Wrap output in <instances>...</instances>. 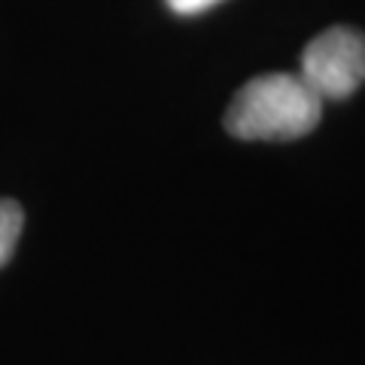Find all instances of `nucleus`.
<instances>
[{
  "label": "nucleus",
  "mask_w": 365,
  "mask_h": 365,
  "mask_svg": "<svg viewBox=\"0 0 365 365\" xmlns=\"http://www.w3.org/2000/svg\"><path fill=\"white\" fill-rule=\"evenodd\" d=\"M323 101L299 73H262L237 88L225 131L237 140H295L317 128Z\"/></svg>",
  "instance_id": "obj_1"
},
{
  "label": "nucleus",
  "mask_w": 365,
  "mask_h": 365,
  "mask_svg": "<svg viewBox=\"0 0 365 365\" xmlns=\"http://www.w3.org/2000/svg\"><path fill=\"white\" fill-rule=\"evenodd\" d=\"M299 76L319 101H344L365 83V34L329 28L304 46Z\"/></svg>",
  "instance_id": "obj_2"
},
{
  "label": "nucleus",
  "mask_w": 365,
  "mask_h": 365,
  "mask_svg": "<svg viewBox=\"0 0 365 365\" xmlns=\"http://www.w3.org/2000/svg\"><path fill=\"white\" fill-rule=\"evenodd\" d=\"M25 228V210L13 198H0V265H6L16 253V244Z\"/></svg>",
  "instance_id": "obj_3"
},
{
  "label": "nucleus",
  "mask_w": 365,
  "mask_h": 365,
  "mask_svg": "<svg viewBox=\"0 0 365 365\" xmlns=\"http://www.w3.org/2000/svg\"><path fill=\"white\" fill-rule=\"evenodd\" d=\"M220 0H168V6L174 13H182V16H195V13H204V9L216 6Z\"/></svg>",
  "instance_id": "obj_4"
}]
</instances>
